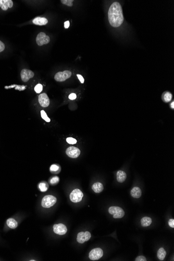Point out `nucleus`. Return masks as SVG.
Returning <instances> with one entry per match:
<instances>
[{"mask_svg": "<svg viewBox=\"0 0 174 261\" xmlns=\"http://www.w3.org/2000/svg\"><path fill=\"white\" fill-rule=\"evenodd\" d=\"M108 18L112 27L116 28L122 25L124 18L122 7L119 2H114L110 6L108 12Z\"/></svg>", "mask_w": 174, "mask_h": 261, "instance_id": "f257e3e1", "label": "nucleus"}, {"mask_svg": "<svg viewBox=\"0 0 174 261\" xmlns=\"http://www.w3.org/2000/svg\"><path fill=\"white\" fill-rule=\"evenodd\" d=\"M57 199L52 195H46L42 200L41 205L44 208H50L56 203Z\"/></svg>", "mask_w": 174, "mask_h": 261, "instance_id": "f03ea898", "label": "nucleus"}, {"mask_svg": "<svg viewBox=\"0 0 174 261\" xmlns=\"http://www.w3.org/2000/svg\"><path fill=\"white\" fill-rule=\"evenodd\" d=\"M83 197V193L78 189H74L70 194V199L71 201L74 203L80 202Z\"/></svg>", "mask_w": 174, "mask_h": 261, "instance_id": "7ed1b4c3", "label": "nucleus"}, {"mask_svg": "<svg viewBox=\"0 0 174 261\" xmlns=\"http://www.w3.org/2000/svg\"><path fill=\"white\" fill-rule=\"evenodd\" d=\"M71 76L72 72L71 71H65L62 72L56 73L54 76V79H55L56 81L58 82H62L69 78Z\"/></svg>", "mask_w": 174, "mask_h": 261, "instance_id": "20e7f679", "label": "nucleus"}, {"mask_svg": "<svg viewBox=\"0 0 174 261\" xmlns=\"http://www.w3.org/2000/svg\"><path fill=\"white\" fill-rule=\"evenodd\" d=\"M103 255V250L100 248H95L92 250L89 253V259L92 261H96L99 260Z\"/></svg>", "mask_w": 174, "mask_h": 261, "instance_id": "39448f33", "label": "nucleus"}, {"mask_svg": "<svg viewBox=\"0 0 174 261\" xmlns=\"http://www.w3.org/2000/svg\"><path fill=\"white\" fill-rule=\"evenodd\" d=\"M50 41V38L48 35L44 32H40L36 38V42L39 46H42L44 44H49Z\"/></svg>", "mask_w": 174, "mask_h": 261, "instance_id": "423d86ee", "label": "nucleus"}, {"mask_svg": "<svg viewBox=\"0 0 174 261\" xmlns=\"http://www.w3.org/2000/svg\"><path fill=\"white\" fill-rule=\"evenodd\" d=\"M91 234L89 232H80L77 234V240L79 243H83L91 238Z\"/></svg>", "mask_w": 174, "mask_h": 261, "instance_id": "0eeeda50", "label": "nucleus"}, {"mask_svg": "<svg viewBox=\"0 0 174 261\" xmlns=\"http://www.w3.org/2000/svg\"><path fill=\"white\" fill-rule=\"evenodd\" d=\"M21 78L24 82H27L29 79L33 78L34 73L32 71L27 69H23L21 71Z\"/></svg>", "mask_w": 174, "mask_h": 261, "instance_id": "6e6552de", "label": "nucleus"}, {"mask_svg": "<svg viewBox=\"0 0 174 261\" xmlns=\"http://www.w3.org/2000/svg\"><path fill=\"white\" fill-rule=\"evenodd\" d=\"M66 153L69 157L73 159H76L79 156L80 154V151L77 147H71L67 149Z\"/></svg>", "mask_w": 174, "mask_h": 261, "instance_id": "1a4fd4ad", "label": "nucleus"}, {"mask_svg": "<svg viewBox=\"0 0 174 261\" xmlns=\"http://www.w3.org/2000/svg\"><path fill=\"white\" fill-rule=\"evenodd\" d=\"M54 232L59 235H63L67 232L66 226L63 224H55L53 226Z\"/></svg>", "mask_w": 174, "mask_h": 261, "instance_id": "9d476101", "label": "nucleus"}, {"mask_svg": "<svg viewBox=\"0 0 174 261\" xmlns=\"http://www.w3.org/2000/svg\"><path fill=\"white\" fill-rule=\"evenodd\" d=\"M39 102L40 105L46 108L50 105V100L46 93H42L39 96Z\"/></svg>", "mask_w": 174, "mask_h": 261, "instance_id": "9b49d317", "label": "nucleus"}, {"mask_svg": "<svg viewBox=\"0 0 174 261\" xmlns=\"http://www.w3.org/2000/svg\"><path fill=\"white\" fill-rule=\"evenodd\" d=\"M13 2L11 0H0V7L2 10H6L8 8H12Z\"/></svg>", "mask_w": 174, "mask_h": 261, "instance_id": "f8f14e48", "label": "nucleus"}, {"mask_svg": "<svg viewBox=\"0 0 174 261\" xmlns=\"http://www.w3.org/2000/svg\"><path fill=\"white\" fill-rule=\"evenodd\" d=\"M48 19L46 18H44V17H38L33 20V24L36 25H39V26L46 25V24H48Z\"/></svg>", "mask_w": 174, "mask_h": 261, "instance_id": "ddd939ff", "label": "nucleus"}, {"mask_svg": "<svg viewBox=\"0 0 174 261\" xmlns=\"http://www.w3.org/2000/svg\"><path fill=\"white\" fill-rule=\"evenodd\" d=\"M131 195L134 198H139L142 195L141 189L138 187H133L131 190Z\"/></svg>", "mask_w": 174, "mask_h": 261, "instance_id": "4468645a", "label": "nucleus"}, {"mask_svg": "<svg viewBox=\"0 0 174 261\" xmlns=\"http://www.w3.org/2000/svg\"><path fill=\"white\" fill-rule=\"evenodd\" d=\"M116 176H117V180L118 181V182L120 183L124 182L125 180L126 179V174L122 170H118L116 174Z\"/></svg>", "mask_w": 174, "mask_h": 261, "instance_id": "2eb2a0df", "label": "nucleus"}, {"mask_svg": "<svg viewBox=\"0 0 174 261\" xmlns=\"http://www.w3.org/2000/svg\"><path fill=\"white\" fill-rule=\"evenodd\" d=\"M92 189L94 192L98 193L101 192L103 190L104 187L103 184H102L101 182H95L92 185Z\"/></svg>", "mask_w": 174, "mask_h": 261, "instance_id": "dca6fc26", "label": "nucleus"}, {"mask_svg": "<svg viewBox=\"0 0 174 261\" xmlns=\"http://www.w3.org/2000/svg\"><path fill=\"white\" fill-rule=\"evenodd\" d=\"M162 100L164 102L168 103V102L171 101V100L172 99V93H170V92L165 91L162 94Z\"/></svg>", "mask_w": 174, "mask_h": 261, "instance_id": "f3484780", "label": "nucleus"}, {"mask_svg": "<svg viewBox=\"0 0 174 261\" xmlns=\"http://www.w3.org/2000/svg\"><path fill=\"white\" fill-rule=\"evenodd\" d=\"M6 223L7 226L11 229H15L18 226V223L16 220L12 218H8L6 221Z\"/></svg>", "mask_w": 174, "mask_h": 261, "instance_id": "a211bd4d", "label": "nucleus"}, {"mask_svg": "<svg viewBox=\"0 0 174 261\" xmlns=\"http://www.w3.org/2000/svg\"><path fill=\"white\" fill-rule=\"evenodd\" d=\"M152 223V220L151 218L148 217H145L143 218L141 220V224L142 226L144 227H146L147 226H150Z\"/></svg>", "mask_w": 174, "mask_h": 261, "instance_id": "6ab92c4d", "label": "nucleus"}, {"mask_svg": "<svg viewBox=\"0 0 174 261\" xmlns=\"http://www.w3.org/2000/svg\"><path fill=\"white\" fill-rule=\"evenodd\" d=\"M166 252L163 248H161L158 251V257L161 261L164 260L166 257Z\"/></svg>", "mask_w": 174, "mask_h": 261, "instance_id": "aec40b11", "label": "nucleus"}, {"mask_svg": "<svg viewBox=\"0 0 174 261\" xmlns=\"http://www.w3.org/2000/svg\"><path fill=\"white\" fill-rule=\"evenodd\" d=\"M50 170L53 174H58L60 171V166L57 164H53L50 167Z\"/></svg>", "mask_w": 174, "mask_h": 261, "instance_id": "412c9836", "label": "nucleus"}, {"mask_svg": "<svg viewBox=\"0 0 174 261\" xmlns=\"http://www.w3.org/2000/svg\"><path fill=\"white\" fill-rule=\"evenodd\" d=\"M122 211H123V209L121 207H118V206H111L108 209L109 213L112 215H114L115 214L118 213V212Z\"/></svg>", "mask_w": 174, "mask_h": 261, "instance_id": "4be33fe9", "label": "nucleus"}, {"mask_svg": "<svg viewBox=\"0 0 174 261\" xmlns=\"http://www.w3.org/2000/svg\"><path fill=\"white\" fill-rule=\"evenodd\" d=\"M39 188L40 191L42 192H46L48 190L49 185H48L47 182L43 181V182H40L39 184Z\"/></svg>", "mask_w": 174, "mask_h": 261, "instance_id": "5701e85b", "label": "nucleus"}, {"mask_svg": "<svg viewBox=\"0 0 174 261\" xmlns=\"http://www.w3.org/2000/svg\"><path fill=\"white\" fill-rule=\"evenodd\" d=\"M60 181V178H58V176H54L53 177H52L50 180V184L52 186H54L58 184Z\"/></svg>", "mask_w": 174, "mask_h": 261, "instance_id": "b1692460", "label": "nucleus"}, {"mask_svg": "<svg viewBox=\"0 0 174 261\" xmlns=\"http://www.w3.org/2000/svg\"><path fill=\"white\" fill-rule=\"evenodd\" d=\"M41 115L42 118H43L44 120L46 121V122H50L51 120L50 118L48 117L47 114H46V112H44V110H42L41 111Z\"/></svg>", "mask_w": 174, "mask_h": 261, "instance_id": "393cba45", "label": "nucleus"}, {"mask_svg": "<svg viewBox=\"0 0 174 261\" xmlns=\"http://www.w3.org/2000/svg\"><path fill=\"white\" fill-rule=\"evenodd\" d=\"M125 215V212L124 211V210L122 211L119 212H118V213L115 214H114L113 215V218H122V217H124V216Z\"/></svg>", "mask_w": 174, "mask_h": 261, "instance_id": "a878e982", "label": "nucleus"}, {"mask_svg": "<svg viewBox=\"0 0 174 261\" xmlns=\"http://www.w3.org/2000/svg\"><path fill=\"white\" fill-rule=\"evenodd\" d=\"M73 1H74L73 0H62V1H60V2H62L63 4H65L68 6H73Z\"/></svg>", "mask_w": 174, "mask_h": 261, "instance_id": "bb28decb", "label": "nucleus"}, {"mask_svg": "<svg viewBox=\"0 0 174 261\" xmlns=\"http://www.w3.org/2000/svg\"><path fill=\"white\" fill-rule=\"evenodd\" d=\"M42 89H43L42 86L41 84L39 83V84H38L37 85L35 86V91L36 93H40V92H41Z\"/></svg>", "mask_w": 174, "mask_h": 261, "instance_id": "cd10ccee", "label": "nucleus"}, {"mask_svg": "<svg viewBox=\"0 0 174 261\" xmlns=\"http://www.w3.org/2000/svg\"><path fill=\"white\" fill-rule=\"evenodd\" d=\"M66 141L69 144H71V145H74L75 143H77V140L72 137L67 138L66 139Z\"/></svg>", "mask_w": 174, "mask_h": 261, "instance_id": "c85d7f7f", "label": "nucleus"}, {"mask_svg": "<svg viewBox=\"0 0 174 261\" xmlns=\"http://www.w3.org/2000/svg\"><path fill=\"white\" fill-rule=\"evenodd\" d=\"M136 261H147L146 258L143 256H139L136 259Z\"/></svg>", "mask_w": 174, "mask_h": 261, "instance_id": "c756f323", "label": "nucleus"}, {"mask_svg": "<svg viewBox=\"0 0 174 261\" xmlns=\"http://www.w3.org/2000/svg\"><path fill=\"white\" fill-rule=\"evenodd\" d=\"M168 225L172 228H174V219H170L168 221Z\"/></svg>", "mask_w": 174, "mask_h": 261, "instance_id": "7c9ffc66", "label": "nucleus"}, {"mask_svg": "<svg viewBox=\"0 0 174 261\" xmlns=\"http://www.w3.org/2000/svg\"><path fill=\"white\" fill-rule=\"evenodd\" d=\"M76 97H77V96L75 93H71V94L69 95V99L72 100L76 99Z\"/></svg>", "mask_w": 174, "mask_h": 261, "instance_id": "2f4dec72", "label": "nucleus"}, {"mask_svg": "<svg viewBox=\"0 0 174 261\" xmlns=\"http://www.w3.org/2000/svg\"><path fill=\"white\" fill-rule=\"evenodd\" d=\"M77 76L78 78V79H79V81H80V83H84V81H85V80H84V78H83V77L81 76V75H79V74H77Z\"/></svg>", "mask_w": 174, "mask_h": 261, "instance_id": "473e14b6", "label": "nucleus"}, {"mask_svg": "<svg viewBox=\"0 0 174 261\" xmlns=\"http://www.w3.org/2000/svg\"><path fill=\"white\" fill-rule=\"evenodd\" d=\"M5 49V45L1 41H0V52H2Z\"/></svg>", "mask_w": 174, "mask_h": 261, "instance_id": "72a5a7b5", "label": "nucleus"}, {"mask_svg": "<svg viewBox=\"0 0 174 261\" xmlns=\"http://www.w3.org/2000/svg\"><path fill=\"white\" fill-rule=\"evenodd\" d=\"M69 25H70V23H69V21H65L64 23V27L65 28H69Z\"/></svg>", "mask_w": 174, "mask_h": 261, "instance_id": "f704fd0d", "label": "nucleus"}, {"mask_svg": "<svg viewBox=\"0 0 174 261\" xmlns=\"http://www.w3.org/2000/svg\"><path fill=\"white\" fill-rule=\"evenodd\" d=\"M170 107L172 108L173 109L174 108V101H173L172 103L170 104Z\"/></svg>", "mask_w": 174, "mask_h": 261, "instance_id": "c9c22d12", "label": "nucleus"}]
</instances>
